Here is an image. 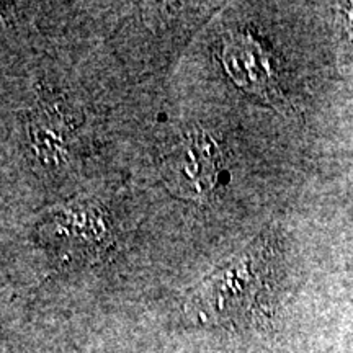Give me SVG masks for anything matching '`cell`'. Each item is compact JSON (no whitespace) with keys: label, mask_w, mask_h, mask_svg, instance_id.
Segmentation results:
<instances>
[{"label":"cell","mask_w":353,"mask_h":353,"mask_svg":"<svg viewBox=\"0 0 353 353\" xmlns=\"http://www.w3.org/2000/svg\"><path fill=\"white\" fill-rule=\"evenodd\" d=\"M257 254H244L214 273L196 291L192 307L203 321L242 322L257 307L262 291Z\"/></svg>","instance_id":"1"},{"label":"cell","mask_w":353,"mask_h":353,"mask_svg":"<svg viewBox=\"0 0 353 353\" xmlns=\"http://www.w3.org/2000/svg\"><path fill=\"white\" fill-rule=\"evenodd\" d=\"M219 149L208 134H192L179 145L169 161V172L176 188L192 198L213 192L219 174Z\"/></svg>","instance_id":"2"},{"label":"cell","mask_w":353,"mask_h":353,"mask_svg":"<svg viewBox=\"0 0 353 353\" xmlns=\"http://www.w3.org/2000/svg\"><path fill=\"white\" fill-rule=\"evenodd\" d=\"M30 138L33 149L44 165L59 167L65 156V126L50 114H43L32 121Z\"/></svg>","instance_id":"3"},{"label":"cell","mask_w":353,"mask_h":353,"mask_svg":"<svg viewBox=\"0 0 353 353\" xmlns=\"http://www.w3.org/2000/svg\"><path fill=\"white\" fill-rule=\"evenodd\" d=\"M341 13L348 37L353 39V3H343L341 7Z\"/></svg>","instance_id":"4"}]
</instances>
